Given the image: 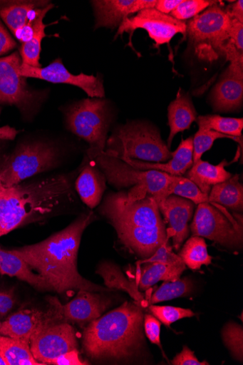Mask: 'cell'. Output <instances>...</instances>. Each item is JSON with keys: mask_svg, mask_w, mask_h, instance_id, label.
Returning <instances> with one entry per match:
<instances>
[{"mask_svg": "<svg viewBox=\"0 0 243 365\" xmlns=\"http://www.w3.org/2000/svg\"><path fill=\"white\" fill-rule=\"evenodd\" d=\"M94 218L93 213L83 215L46 240L12 250V252L45 278L59 294L82 289L110 290L83 278L78 269V255L83 234Z\"/></svg>", "mask_w": 243, "mask_h": 365, "instance_id": "1", "label": "cell"}, {"mask_svg": "<svg viewBox=\"0 0 243 365\" xmlns=\"http://www.w3.org/2000/svg\"><path fill=\"white\" fill-rule=\"evenodd\" d=\"M74 178L60 175L0 187V237L15 229L47 218L73 201Z\"/></svg>", "mask_w": 243, "mask_h": 365, "instance_id": "2", "label": "cell"}, {"mask_svg": "<svg viewBox=\"0 0 243 365\" xmlns=\"http://www.w3.org/2000/svg\"><path fill=\"white\" fill-rule=\"evenodd\" d=\"M100 212L115 227L120 242L143 259L170 239L152 196L130 200L126 192H112L104 199Z\"/></svg>", "mask_w": 243, "mask_h": 365, "instance_id": "3", "label": "cell"}, {"mask_svg": "<svg viewBox=\"0 0 243 365\" xmlns=\"http://www.w3.org/2000/svg\"><path fill=\"white\" fill-rule=\"evenodd\" d=\"M144 312L135 303L119 308L90 322L83 345L93 359H124L140 352L144 343Z\"/></svg>", "mask_w": 243, "mask_h": 365, "instance_id": "4", "label": "cell"}, {"mask_svg": "<svg viewBox=\"0 0 243 365\" xmlns=\"http://www.w3.org/2000/svg\"><path fill=\"white\" fill-rule=\"evenodd\" d=\"M95 160L110 185L118 189L131 187L126 192L130 200L150 195L160 204L170 195V187L176 177L155 170H136L105 151Z\"/></svg>", "mask_w": 243, "mask_h": 365, "instance_id": "5", "label": "cell"}, {"mask_svg": "<svg viewBox=\"0 0 243 365\" xmlns=\"http://www.w3.org/2000/svg\"><path fill=\"white\" fill-rule=\"evenodd\" d=\"M107 143L105 152L119 159L166 163L172 156L162 140L159 130L143 122H132L119 126Z\"/></svg>", "mask_w": 243, "mask_h": 365, "instance_id": "6", "label": "cell"}, {"mask_svg": "<svg viewBox=\"0 0 243 365\" xmlns=\"http://www.w3.org/2000/svg\"><path fill=\"white\" fill-rule=\"evenodd\" d=\"M63 114L67 128L89 144L87 153L90 160L105 151L112 120L108 101L85 98L66 108Z\"/></svg>", "mask_w": 243, "mask_h": 365, "instance_id": "7", "label": "cell"}, {"mask_svg": "<svg viewBox=\"0 0 243 365\" xmlns=\"http://www.w3.org/2000/svg\"><path fill=\"white\" fill-rule=\"evenodd\" d=\"M217 3L187 24V35L196 56L210 63L224 56L229 41L231 17Z\"/></svg>", "mask_w": 243, "mask_h": 365, "instance_id": "8", "label": "cell"}, {"mask_svg": "<svg viewBox=\"0 0 243 365\" xmlns=\"http://www.w3.org/2000/svg\"><path fill=\"white\" fill-rule=\"evenodd\" d=\"M61 152L53 143L43 141L22 143L8 155L0 173V182L11 187L34 175L57 167Z\"/></svg>", "mask_w": 243, "mask_h": 365, "instance_id": "9", "label": "cell"}, {"mask_svg": "<svg viewBox=\"0 0 243 365\" xmlns=\"http://www.w3.org/2000/svg\"><path fill=\"white\" fill-rule=\"evenodd\" d=\"M22 60L19 52L0 58V105L16 106L23 118L31 120L46 102L48 90H33L19 73Z\"/></svg>", "mask_w": 243, "mask_h": 365, "instance_id": "10", "label": "cell"}, {"mask_svg": "<svg viewBox=\"0 0 243 365\" xmlns=\"http://www.w3.org/2000/svg\"><path fill=\"white\" fill-rule=\"evenodd\" d=\"M190 229L193 236L210 240L226 248L242 247V216L237 213L233 216L219 205H198Z\"/></svg>", "mask_w": 243, "mask_h": 365, "instance_id": "11", "label": "cell"}, {"mask_svg": "<svg viewBox=\"0 0 243 365\" xmlns=\"http://www.w3.org/2000/svg\"><path fill=\"white\" fill-rule=\"evenodd\" d=\"M47 310L25 309L9 315L0 325V335L30 343L31 337L58 323L65 322L63 305L56 297L48 300Z\"/></svg>", "mask_w": 243, "mask_h": 365, "instance_id": "12", "label": "cell"}, {"mask_svg": "<svg viewBox=\"0 0 243 365\" xmlns=\"http://www.w3.org/2000/svg\"><path fill=\"white\" fill-rule=\"evenodd\" d=\"M138 29L146 30L156 47L170 43L177 34L187 35L186 22L164 14L155 9H149L125 18L120 25L115 38L125 32L133 33Z\"/></svg>", "mask_w": 243, "mask_h": 365, "instance_id": "13", "label": "cell"}, {"mask_svg": "<svg viewBox=\"0 0 243 365\" xmlns=\"http://www.w3.org/2000/svg\"><path fill=\"white\" fill-rule=\"evenodd\" d=\"M30 349L38 361L51 364L61 355L78 349L76 331L68 322L52 325L31 337Z\"/></svg>", "mask_w": 243, "mask_h": 365, "instance_id": "14", "label": "cell"}, {"mask_svg": "<svg viewBox=\"0 0 243 365\" xmlns=\"http://www.w3.org/2000/svg\"><path fill=\"white\" fill-rule=\"evenodd\" d=\"M19 73L26 78H37L53 83L79 87L91 98H101L105 96L103 80L99 76H88L84 73L73 75L66 70L60 58L56 59L46 68H33L22 63Z\"/></svg>", "mask_w": 243, "mask_h": 365, "instance_id": "15", "label": "cell"}, {"mask_svg": "<svg viewBox=\"0 0 243 365\" xmlns=\"http://www.w3.org/2000/svg\"><path fill=\"white\" fill-rule=\"evenodd\" d=\"M195 205L188 199L170 195L158 205L160 212L169 225L167 235L172 238L173 247L180 250L190 235L189 222Z\"/></svg>", "mask_w": 243, "mask_h": 365, "instance_id": "16", "label": "cell"}, {"mask_svg": "<svg viewBox=\"0 0 243 365\" xmlns=\"http://www.w3.org/2000/svg\"><path fill=\"white\" fill-rule=\"evenodd\" d=\"M91 3L95 17V29H115L130 15L155 9L157 0H95Z\"/></svg>", "mask_w": 243, "mask_h": 365, "instance_id": "17", "label": "cell"}, {"mask_svg": "<svg viewBox=\"0 0 243 365\" xmlns=\"http://www.w3.org/2000/svg\"><path fill=\"white\" fill-rule=\"evenodd\" d=\"M243 101V66L229 64L212 94L216 111H232L241 108Z\"/></svg>", "mask_w": 243, "mask_h": 365, "instance_id": "18", "label": "cell"}, {"mask_svg": "<svg viewBox=\"0 0 243 365\" xmlns=\"http://www.w3.org/2000/svg\"><path fill=\"white\" fill-rule=\"evenodd\" d=\"M111 304L107 297L88 290H79L74 299L63 305L65 322L86 324L101 317Z\"/></svg>", "mask_w": 243, "mask_h": 365, "instance_id": "19", "label": "cell"}, {"mask_svg": "<svg viewBox=\"0 0 243 365\" xmlns=\"http://www.w3.org/2000/svg\"><path fill=\"white\" fill-rule=\"evenodd\" d=\"M140 170H155L172 176L181 177L192 167L193 165V138L182 140L172 158L166 163H150L133 159H120Z\"/></svg>", "mask_w": 243, "mask_h": 365, "instance_id": "20", "label": "cell"}, {"mask_svg": "<svg viewBox=\"0 0 243 365\" xmlns=\"http://www.w3.org/2000/svg\"><path fill=\"white\" fill-rule=\"evenodd\" d=\"M53 7L54 5L50 4L45 8L34 10L33 16L29 17L28 24L32 29L31 38L23 43L19 51L23 63L33 68H42L40 63L42 41L47 37L45 31L47 25L43 23V19Z\"/></svg>", "mask_w": 243, "mask_h": 365, "instance_id": "21", "label": "cell"}, {"mask_svg": "<svg viewBox=\"0 0 243 365\" xmlns=\"http://www.w3.org/2000/svg\"><path fill=\"white\" fill-rule=\"evenodd\" d=\"M51 4L44 0H11L0 1V17L17 38L29 22L30 14Z\"/></svg>", "mask_w": 243, "mask_h": 365, "instance_id": "22", "label": "cell"}, {"mask_svg": "<svg viewBox=\"0 0 243 365\" xmlns=\"http://www.w3.org/2000/svg\"><path fill=\"white\" fill-rule=\"evenodd\" d=\"M0 274L16 277L39 290H53L45 278L32 272L29 264L12 250H5L1 247H0Z\"/></svg>", "mask_w": 243, "mask_h": 365, "instance_id": "23", "label": "cell"}, {"mask_svg": "<svg viewBox=\"0 0 243 365\" xmlns=\"http://www.w3.org/2000/svg\"><path fill=\"white\" fill-rule=\"evenodd\" d=\"M107 179L95 165L88 163L76 181V190L82 201L91 209L100 202L106 190Z\"/></svg>", "mask_w": 243, "mask_h": 365, "instance_id": "24", "label": "cell"}, {"mask_svg": "<svg viewBox=\"0 0 243 365\" xmlns=\"http://www.w3.org/2000/svg\"><path fill=\"white\" fill-rule=\"evenodd\" d=\"M168 125L170 134L167 139V147L170 148L173 138L178 133L183 132L190 128L197 120V113L191 101V98L179 91L175 101H173L167 108Z\"/></svg>", "mask_w": 243, "mask_h": 365, "instance_id": "25", "label": "cell"}, {"mask_svg": "<svg viewBox=\"0 0 243 365\" xmlns=\"http://www.w3.org/2000/svg\"><path fill=\"white\" fill-rule=\"evenodd\" d=\"M224 160L218 165L199 160L187 172V179L194 182L205 194L210 195L213 186L229 179L232 175L225 170Z\"/></svg>", "mask_w": 243, "mask_h": 365, "instance_id": "26", "label": "cell"}, {"mask_svg": "<svg viewBox=\"0 0 243 365\" xmlns=\"http://www.w3.org/2000/svg\"><path fill=\"white\" fill-rule=\"evenodd\" d=\"M138 274L135 284L138 289L146 291L159 282H172L181 278L186 265H170L153 262H145Z\"/></svg>", "mask_w": 243, "mask_h": 365, "instance_id": "27", "label": "cell"}, {"mask_svg": "<svg viewBox=\"0 0 243 365\" xmlns=\"http://www.w3.org/2000/svg\"><path fill=\"white\" fill-rule=\"evenodd\" d=\"M208 202L242 212L243 186L239 182V176L232 175L227 180L213 186L208 195Z\"/></svg>", "mask_w": 243, "mask_h": 365, "instance_id": "28", "label": "cell"}, {"mask_svg": "<svg viewBox=\"0 0 243 365\" xmlns=\"http://www.w3.org/2000/svg\"><path fill=\"white\" fill-rule=\"evenodd\" d=\"M0 356L6 365H45L34 359L29 342L1 335Z\"/></svg>", "mask_w": 243, "mask_h": 365, "instance_id": "29", "label": "cell"}, {"mask_svg": "<svg viewBox=\"0 0 243 365\" xmlns=\"http://www.w3.org/2000/svg\"><path fill=\"white\" fill-rule=\"evenodd\" d=\"M96 273L103 278L109 288L123 289L133 298L136 304L145 308L144 304L147 303V300H145L136 284L129 282L115 264L107 262H103L100 265Z\"/></svg>", "mask_w": 243, "mask_h": 365, "instance_id": "30", "label": "cell"}, {"mask_svg": "<svg viewBox=\"0 0 243 365\" xmlns=\"http://www.w3.org/2000/svg\"><path fill=\"white\" fill-rule=\"evenodd\" d=\"M207 247L203 238L193 236L186 242L179 256L189 269L200 270L202 265L210 264L213 259Z\"/></svg>", "mask_w": 243, "mask_h": 365, "instance_id": "31", "label": "cell"}, {"mask_svg": "<svg viewBox=\"0 0 243 365\" xmlns=\"http://www.w3.org/2000/svg\"><path fill=\"white\" fill-rule=\"evenodd\" d=\"M199 128L212 130L234 138H242V118H224L218 115H201L197 118Z\"/></svg>", "mask_w": 243, "mask_h": 365, "instance_id": "32", "label": "cell"}, {"mask_svg": "<svg viewBox=\"0 0 243 365\" xmlns=\"http://www.w3.org/2000/svg\"><path fill=\"white\" fill-rule=\"evenodd\" d=\"M193 289L192 282L187 279H179L172 282H164L149 298L150 305L175 299L189 295Z\"/></svg>", "mask_w": 243, "mask_h": 365, "instance_id": "33", "label": "cell"}, {"mask_svg": "<svg viewBox=\"0 0 243 365\" xmlns=\"http://www.w3.org/2000/svg\"><path fill=\"white\" fill-rule=\"evenodd\" d=\"M218 139H231L242 145V138H234L215 130L199 128L193 138V163L201 160L202 155L210 150Z\"/></svg>", "mask_w": 243, "mask_h": 365, "instance_id": "34", "label": "cell"}, {"mask_svg": "<svg viewBox=\"0 0 243 365\" xmlns=\"http://www.w3.org/2000/svg\"><path fill=\"white\" fill-rule=\"evenodd\" d=\"M169 193L177 195L192 202L195 205L208 202V195L203 193L199 187L185 177H175L172 183Z\"/></svg>", "mask_w": 243, "mask_h": 365, "instance_id": "35", "label": "cell"}, {"mask_svg": "<svg viewBox=\"0 0 243 365\" xmlns=\"http://www.w3.org/2000/svg\"><path fill=\"white\" fill-rule=\"evenodd\" d=\"M223 341L232 356L238 361L243 359V329L235 322L227 324L222 330Z\"/></svg>", "mask_w": 243, "mask_h": 365, "instance_id": "36", "label": "cell"}, {"mask_svg": "<svg viewBox=\"0 0 243 365\" xmlns=\"http://www.w3.org/2000/svg\"><path fill=\"white\" fill-rule=\"evenodd\" d=\"M148 311L161 323L167 327L180 319L195 316V314L190 309L173 307L150 305Z\"/></svg>", "mask_w": 243, "mask_h": 365, "instance_id": "37", "label": "cell"}, {"mask_svg": "<svg viewBox=\"0 0 243 365\" xmlns=\"http://www.w3.org/2000/svg\"><path fill=\"white\" fill-rule=\"evenodd\" d=\"M216 3L217 1H210V0H183L182 3L170 15L177 20L185 21L193 19Z\"/></svg>", "mask_w": 243, "mask_h": 365, "instance_id": "38", "label": "cell"}, {"mask_svg": "<svg viewBox=\"0 0 243 365\" xmlns=\"http://www.w3.org/2000/svg\"><path fill=\"white\" fill-rule=\"evenodd\" d=\"M168 240L169 239H167L150 257L138 263L141 264L145 262H157L170 265H178V267L186 265L179 255L172 252V248L168 245Z\"/></svg>", "mask_w": 243, "mask_h": 365, "instance_id": "39", "label": "cell"}, {"mask_svg": "<svg viewBox=\"0 0 243 365\" xmlns=\"http://www.w3.org/2000/svg\"><path fill=\"white\" fill-rule=\"evenodd\" d=\"M161 322L152 314H146L144 317V329L150 341L161 347Z\"/></svg>", "mask_w": 243, "mask_h": 365, "instance_id": "40", "label": "cell"}, {"mask_svg": "<svg viewBox=\"0 0 243 365\" xmlns=\"http://www.w3.org/2000/svg\"><path fill=\"white\" fill-rule=\"evenodd\" d=\"M16 305L14 289L0 292V319L7 318Z\"/></svg>", "mask_w": 243, "mask_h": 365, "instance_id": "41", "label": "cell"}, {"mask_svg": "<svg viewBox=\"0 0 243 365\" xmlns=\"http://www.w3.org/2000/svg\"><path fill=\"white\" fill-rule=\"evenodd\" d=\"M229 41L243 53V23L237 19H231Z\"/></svg>", "mask_w": 243, "mask_h": 365, "instance_id": "42", "label": "cell"}, {"mask_svg": "<svg viewBox=\"0 0 243 365\" xmlns=\"http://www.w3.org/2000/svg\"><path fill=\"white\" fill-rule=\"evenodd\" d=\"M175 365H208L207 361H200L195 356L194 351L185 346L182 351L172 359Z\"/></svg>", "mask_w": 243, "mask_h": 365, "instance_id": "43", "label": "cell"}, {"mask_svg": "<svg viewBox=\"0 0 243 365\" xmlns=\"http://www.w3.org/2000/svg\"><path fill=\"white\" fill-rule=\"evenodd\" d=\"M17 46L16 42L0 20V56L7 54Z\"/></svg>", "mask_w": 243, "mask_h": 365, "instance_id": "44", "label": "cell"}, {"mask_svg": "<svg viewBox=\"0 0 243 365\" xmlns=\"http://www.w3.org/2000/svg\"><path fill=\"white\" fill-rule=\"evenodd\" d=\"M51 364L55 365H83L87 364L79 358L78 349L67 352L55 359Z\"/></svg>", "mask_w": 243, "mask_h": 365, "instance_id": "45", "label": "cell"}, {"mask_svg": "<svg viewBox=\"0 0 243 365\" xmlns=\"http://www.w3.org/2000/svg\"><path fill=\"white\" fill-rule=\"evenodd\" d=\"M182 1L183 0H157L155 9L164 14L170 15Z\"/></svg>", "mask_w": 243, "mask_h": 365, "instance_id": "46", "label": "cell"}, {"mask_svg": "<svg viewBox=\"0 0 243 365\" xmlns=\"http://www.w3.org/2000/svg\"><path fill=\"white\" fill-rule=\"evenodd\" d=\"M226 10L227 11L231 19H237L243 23V1L239 0L236 3L229 6Z\"/></svg>", "mask_w": 243, "mask_h": 365, "instance_id": "47", "label": "cell"}, {"mask_svg": "<svg viewBox=\"0 0 243 365\" xmlns=\"http://www.w3.org/2000/svg\"><path fill=\"white\" fill-rule=\"evenodd\" d=\"M2 108H0V114ZM19 130L9 125L0 127V140H14L19 134Z\"/></svg>", "mask_w": 243, "mask_h": 365, "instance_id": "48", "label": "cell"}, {"mask_svg": "<svg viewBox=\"0 0 243 365\" xmlns=\"http://www.w3.org/2000/svg\"><path fill=\"white\" fill-rule=\"evenodd\" d=\"M7 155H5L2 157H0V173H1V170H2V168H3V165H4V163L5 162V160L6 158Z\"/></svg>", "mask_w": 243, "mask_h": 365, "instance_id": "49", "label": "cell"}, {"mask_svg": "<svg viewBox=\"0 0 243 365\" xmlns=\"http://www.w3.org/2000/svg\"><path fill=\"white\" fill-rule=\"evenodd\" d=\"M0 365H6L1 356H0Z\"/></svg>", "mask_w": 243, "mask_h": 365, "instance_id": "50", "label": "cell"}, {"mask_svg": "<svg viewBox=\"0 0 243 365\" xmlns=\"http://www.w3.org/2000/svg\"><path fill=\"white\" fill-rule=\"evenodd\" d=\"M0 187H1V182H0Z\"/></svg>", "mask_w": 243, "mask_h": 365, "instance_id": "51", "label": "cell"}, {"mask_svg": "<svg viewBox=\"0 0 243 365\" xmlns=\"http://www.w3.org/2000/svg\"><path fill=\"white\" fill-rule=\"evenodd\" d=\"M2 322H0V325H1Z\"/></svg>", "mask_w": 243, "mask_h": 365, "instance_id": "52", "label": "cell"}]
</instances>
